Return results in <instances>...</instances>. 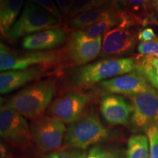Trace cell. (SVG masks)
<instances>
[{
    "instance_id": "1",
    "label": "cell",
    "mask_w": 158,
    "mask_h": 158,
    "mask_svg": "<svg viewBox=\"0 0 158 158\" xmlns=\"http://www.w3.org/2000/svg\"><path fill=\"white\" fill-rule=\"evenodd\" d=\"M133 58H108L76 67L69 76L72 85L78 89H86L102 81L121 76L137 68Z\"/></svg>"
},
{
    "instance_id": "2",
    "label": "cell",
    "mask_w": 158,
    "mask_h": 158,
    "mask_svg": "<svg viewBox=\"0 0 158 158\" xmlns=\"http://www.w3.org/2000/svg\"><path fill=\"white\" fill-rule=\"evenodd\" d=\"M56 91L54 80L40 81L29 85L14 94L4 105L25 118L35 119L42 116Z\"/></svg>"
},
{
    "instance_id": "3",
    "label": "cell",
    "mask_w": 158,
    "mask_h": 158,
    "mask_svg": "<svg viewBox=\"0 0 158 158\" xmlns=\"http://www.w3.org/2000/svg\"><path fill=\"white\" fill-rule=\"evenodd\" d=\"M109 135V130L98 116L88 114L69 125L64 135V146L84 150L91 145L105 141Z\"/></svg>"
},
{
    "instance_id": "4",
    "label": "cell",
    "mask_w": 158,
    "mask_h": 158,
    "mask_svg": "<svg viewBox=\"0 0 158 158\" xmlns=\"http://www.w3.org/2000/svg\"><path fill=\"white\" fill-rule=\"evenodd\" d=\"M62 60L61 51H15L1 43L0 70H22L35 66L53 67Z\"/></svg>"
},
{
    "instance_id": "5",
    "label": "cell",
    "mask_w": 158,
    "mask_h": 158,
    "mask_svg": "<svg viewBox=\"0 0 158 158\" xmlns=\"http://www.w3.org/2000/svg\"><path fill=\"white\" fill-rule=\"evenodd\" d=\"M59 21L40 6L28 0L22 13L8 33L11 39L28 36L46 29L54 28Z\"/></svg>"
},
{
    "instance_id": "6",
    "label": "cell",
    "mask_w": 158,
    "mask_h": 158,
    "mask_svg": "<svg viewBox=\"0 0 158 158\" xmlns=\"http://www.w3.org/2000/svg\"><path fill=\"white\" fill-rule=\"evenodd\" d=\"M102 43V37L91 38L83 30H73L61 51L62 60L73 67L86 64L101 52Z\"/></svg>"
},
{
    "instance_id": "7",
    "label": "cell",
    "mask_w": 158,
    "mask_h": 158,
    "mask_svg": "<svg viewBox=\"0 0 158 158\" xmlns=\"http://www.w3.org/2000/svg\"><path fill=\"white\" fill-rule=\"evenodd\" d=\"M30 130L33 141L43 151H54L60 147L67 130L64 122L47 116L33 119Z\"/></svg>"
},
{
    "instance_id": "8",
    "label": "cell",
    "mask_w": 158,
    "mask_h": 158,
    "mask_svg": "<svg viewBox=\"0 0 158 158\" xmlns=\"http://www.w3.org/2000/svg\"><path fill=\"white\" fill-rule=\"evenodd\" d=\"M0 135L15 147L25 148L31 143L30 126L24 116L3 106L0 110Z\"/></svg>"
},
{
    "instance_id": "9",
    "label": "cell",
    "mask_w": 158,
    "mask_h": 158,
    "mask_svg": "<svg viewBox=\"0 0 158 158\" xmlns=\"http://www.w3.org/2000/svg\"><path fill=\"white\" fill-rule=\"evenodd\" d=\"M133 111L131 118L135 131H143L158 124V93L150 86L147 91L131 97Z\"/></svg>"
},
{
    "instance_id": "10",
    "label": "cell",
    "mask_w": 158,
    "mask_h": 158,
    "mask_svg": "<svg viewBox=\"0 0 158 158\" xmlns=\"http://www.w3.org/2000/svg\"><path fill=\"white\" fill-rule=\"evenodd\" d=\"M89 100V94L79 91L68 92L51 103L49 113L64 123L71 124L82 117Z\"/></svg>"
},
{
    "instance_id": "11",
    "label": "cell",
    "mask_w": 158,
    "mask_h": 158,
    "mask_svg": "<svg viewBox=\"0 0 158 158\" xmlns=\"http://www.w3.org/2000/svg\"><path fill=\"white\" fill-rule=\"evenodd\" d=\"M99 86L110 94L133 97L147 91L150 86L147 79L137 68L132 72L102 81Z\"/></svg>"
},
{
    "instance_id": "12",
    "label": "cell",
    "mask_w": 158,
    "mask_h": 158,
    "mask_svg": "<svg viewBox=\"0 0 158 158\" xmlns=\"http://www.w3.org/2000/svg\"><path fill=\"white\" fill-rule=\"evenodd\" d=\"M135 44V35L128 27L124 17L122 23L104 35L101 54L104 56H119L131 51Z\"/></svg>"
},
{
    "instance_id": "13",
    "label": "cell",
    "mask_w": 158,
    "mask_h": 158,
    "mask_svg": "<svg viewBox=\"0 0 158 158\" xmlns=\"http://www.w3.org/2000/svg\"><path fill=\"white\" fill-rule=\"evenodd\" d=\"M100 111L102 117L108 124L124 125L127 124L133 111V107L122 96L108 93L101 98Z\"/></svg>"
},
{
    "instance_id": "14",
    "label": "cell",
    "mask_w": 158,
    "mask_h": 158,
    "mask_svg": "<svg viewBox=\"0 0 158 158\" xmlns=\"http://www.w3.org/2000/svg\"><path fill=\"white\" fill-rule=\"evenodd\" d=\"M67 38L64 29L60 27H54L24 37L22 40V46L26 50L33 51L51 50L63 44Z\"/></svg>"
},
{
    "instance_id": "15",
    "label": "cell",
    "mask_w": 158,
    "mask_h": 158,
    "mask_svg": "<svg viewBox=\"0 0 158 158\" xmlns=\"http://www.w3.org/2000/svg\"><path fill=\"white\" fill-rule=\"evenodd\" d=\"M49 67L35 66L22 70H7L0 74V92L5 94L24 86L28 83L41 78Z\"/></svg>"
},
{
    "instance_id": "16",
    "label": "cell",
    "mask_w": 158,
    "mask_h": 158,
    "mask_svg": "<svg viewBox=\"0 0 158 158\" xmlns=\"http://www.w3.org/2000/svg\"><path fill=\"white\" fill-rule=\"evenodd\" d=\"M120 10L117 7L106 5L92 10L85 12L71 19L68 23V28L73 30H84L99 21L117 15Z\"/></svg>"
},
{
    "instance_id": "17",
    "label": "cell",
    "mask_w": 158,
    "mask_h": 158,
    "mask_svg": "<svg viewBox=\"0 0 158 158\" xmlns=\"http://www.w3.org/2000/svg\"><path fill=\"white\" fill-rule=\"evenodd\" d=\"M23 0H1L0 5V31L5 37L14 24L21 11Z\"/></svg>"
},
{
    "instance_id": "18",
    "label": "cell",
    "mask_w": 158,
    "mask_h": 158,
    "mask_svg": "<svg viewBox=\"0 0 158 158\" xmlns=\"http://www.w3.org/2000/svg\"><path fill=\"white\" fill-rule=\"evenodd\" d=\"M149 146L147 136L141 134L132 135L127 142L126 158H149Z\"/></svg>"
},
{
    "instance_id": "19",
    "label": "cell",
    "mask_w": 158,
    "mask_h": 158,
    "mask_svg": "<svg viewBox=\"0 0 158 158\" xmlns=\"http://www.w3.org/2000/svg\"><path fill=\"white\" fill-rule=\"evenodd\" d=\"M124 19V13H119L109 19L102 20L99 21L89 28L84 29V32L86 36L91 38H97V37H102L108 31L117 27L122 23Z\"/></svg>"
},
{
    "instance_id": "20",
    "label": "cell",
    "mask_w": 158,
    "mask_h": 158,
    "mask_svg": "<svg viewBox=\"0 0 158 158\" xmlns=\"http://www.w3.org/2000/svg\"><path fill=\"white\" fill-rule=\"evenodd\" d=\"M108 4L106 0H75L68 17L71 19L85 12L98 8Z\"/></svg>"
},
{
    "instance_id": "21",
    "label": "cell",
    "mask_w": 158,
    "mask_h": 158,
    "mask_svg": "<svg viewBox=\"0 0 158 158\" xmlns=\"http://www.w3.org/2000/svg\"><path fill=\"white\" fill-rule=\"evenodd\" d=\"M147 135L149 144V158H158V124L148 128Z\"/></svg>"
},
{
    "instance_id": "22",
    "label": "cell",
    "mask_w": 158,
    "mask_h": 158,
    "mask_svg": "<svg viewBox=\"0 0 158 158\" xmlns=\"http://www.w3.org/2000/svg\"><path fill=\"white\" fill-rule=\"evenodd\" d=\"M138 51L145 56L158 57V39L149 42H141L138 45Z\"/></svg>"
},
{
    "instance_id": "23",
    "label": "cell",
    "mask_w": 158,
    "mask_h": 158,
    "mask_svg": "<svg viewBox=\"0 0 158 158\" xmlns=\"http://www.w3.org/2000/svg\"><path fill=\"white\" fill-rule=\"evenodd\" d=\"M136 68L143 74L148 81H149L152 86L158 89V72L149 65L142 64V63L138 64Z\"/></svg>"
},
{
    "instance_id": "24",
    "label": "cell",
    "mask_w": 158,
    "mask_h": 158,
    "mask_svg": "<svg viewBox=\"0 0 158 158\" xmlns=\"http://www.w3.org/2000/svg\"><path fill=\"white\" fill-rule=\"evenodd\" d=\"M33 2L40 6L41 7L46 10L48 13H50L53 16H54L58 21L62 20V15L57 7L56 4H55L54 0H31Z\"/></svg>"
},
{
    "instance_id": "25",
    "label": "cell",
    "mask_w": 158,
    "mask_h": 158,
    "mask_svg": "<svg viewBox=\"0 0 158 158\" xmlns=\"http://www.w3.org/2000/svg\"><path fill=\"white\" fill-rule=\"evenodd\" d=\"M98 158H122L118 152L115 150L95 147L90 150Z\"/></svg>"
},
{
    "instance_id": "26",
    "label": "cell",
    "mask_w": 158,
    "mask_h": 158,
    "mask_svg": "<svg viewBox=\"0 0 158 158\" xmlns=\"http://www.w3.org/2000/svg\"><path fill=\"white\" fill-rule=\"evenodd\" d=\"M59 158H86V152L84 149L66 148L65 149L59 151Z\"/></svg>"
},
{
    "instance_id": "27",
    "label": "cell",
    "mask_w": 158,
    "mask_h": 158,
    "mask_svg": "<svg viewBox=\"0 0 158 158\" xmlns=\"http://www.w3.org/2000/svg\"><path fill=\"white\" fill-rule=\"evenodd\" d=\"M61 14L63 15H68L73 5L75 0H55Z\"/></svg>"
},
{
    "instance_id": "28",
    "label": "cell",
    "mask_w": 158,
    "mask_h": 158,
    "mask_svg": "<svg viewBox=\"0 0 158 158\" xmlns=\"http://www.w3.org/2000/svg\"><path fill=\"white\" fill-rule=\"evenodd\" d=\"M138 39L141 42H149L156 39V35L152 29L146 28L139 33Z\"/></svg>"
},
{
    "instance_id": "29",
    "label": "cell",
    "mask_w": 158,
    "mask_h": 158,
    "mask_svg": "<svg viewBox=\"0 0 158 158\" xmlns=\"http://www.w3.org/2000/svg\"><path fill=\"white\" fill-rule=\"evenodd\" d=\"M141 63L149 65V66L155 69L157 72H158V57L144 56Z\"/></svg>"
},
{
    "instance_id": "30",
    "label": "cell",
    "mask_w": 158,
    "mask_h": 158,
    "mask_svg": "<svg viewBox=\"0 0 158 158\" xmlns=\"http://www.w3.org/2000/svg\"><path fill=\"white\" fill-rule=\"evenodd\" d=\"M149 0H126L125 2L127 7L131 9H137L146 5Z\"/></svg>"
},
{
    "instance_id": "31",
    "label": "cell",
    "mask_w": 158,
    "mask_h": 158,
    "mask_svg": "<svg viewBox=\"0 0 158 158\" xmlns=\"http://www.w3.org/2000/svg\"><path fill=\"white\" fill-rule=\"evenodd\" d=\"M108 2V3H110V5H115L117 7V5L118 3H122L125 2L126 0H106Z\"/></svg>"
},
{
    "instance_id": "32",
    "label": "cell",
    "mask_w": 158,
    "mask_h": 158,
    "mask_svg": "<svg viewBox=\"0 0 158 158\" xmlns=\"http://www.w3.org/2000/svg\"><path fill=\"white\" fill-rule=\"evenodd\" d=\"M45 158H59L58 153H51L50 155H47Z\"/></svg>"
},
{
    "instance_id": "33",
    "label": "cell",
    "mask_w": 158,
    "mask_h": 158,
    "mask_svg": "<svg viewBox=\"0 0 158 158\" xmlns=\"http://www.w3.org/2000/svg\"><path fill=\"white\" fill-rule=\"evenodd\" d=\"M7 158H9V157H7Z\"/></svg>"
}]
</instances>
